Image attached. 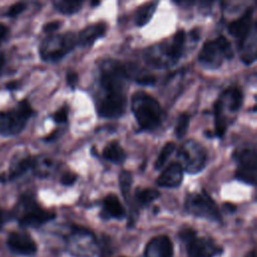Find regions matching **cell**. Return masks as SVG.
<instances>
[{
	"instance_id": "obj_28",
	"label": "cell",
	"mask_w": 257,
	"mask_h": 257,
	"mask_svg": "<svg viewBox=\"0 0 257 257\" xmlns=\"http://www.w3.org/2000/svg\"><path fill=\"white\" fill-rule=\"evenodd\" d=\"M189 123H190V115L188 113H182L179 116L175 126V135L178 139H182L187 134Z\"/></svg>"
},
{
	"instance_id": "obj_35",
	"label": "cell",
	"mask_w": 257,
	"mask_h": 257,
	"mask_svg": "<svg viewBox=\"0 0 257 257\" xmlns=\"http://www.w3.org/2000/svg\"><path fill=\"white\" fill-rule=\"evenodd\" d=\"M60 27V22L59 21H53V22H49L47 24H45V26L43 27V30L45 32H53L55 30H57Z\"/></svg>"
},
{
	"instance_id": "obj_27",
	"label": "cell",
	"mask_w": 257,
	"mask_h": 257,
	"mask_svg": "<svg viewBox=\"0 0 257 257\" xmlns=\"http://www.w3.org/2000/svg\"><path fill=\"white\" fill-rule=\"evenodd\" d=\"M176 149V145L175 143L173 142H170V143H167L161 150L160 154L158 155V158L156 160V163H155V168L156 169H161L165 163L167 162V160L169 159V157L173 154V152L175 151Z\"/></svg>"
},
{
	"instance_id": "obj_1",
	"label": "cell",
	"mask_w": 257,
	"mask_h": 257,
	"mask_svg": "<svg viewBox=\"0 0 257 257\" xmlns=\"http://www.w3.org/2000/svg\"><path fill=\"white\" fill-rule=\"evenodd\" d=\"M132 110L143 130L152 131L162 120V108L159 101L147 92L138 91L133 95Z\"/></svg>"
},
{
	"instance_id": "obj_41",
	"label": "cell",
	"mask_w": 257,
	"mask_h": 257,
	"mask_svg": "<svg viewBox=\"0 0 257 257\" xmlns=\"http://www.w3.org/2000/svg\"><path fill=\"white\" fill-rule=\"evenodd\" d=\"M7 86H8L9 88H14V87H16V83H15V82H11V83H9Z\"/></svg>"
},
{
	"instance_id": "obj_34",
	"label": "cell",
	"mask_w": 257,
	"mask_h": 257,
	"mask_svg": "<svg viewBox=\"0 0 257 257\" xmlns=\"http://www.w3.org/2000/svg\"><path fill=\"white\" fill-rule=\"evenodd\" d=\"M66 81H67V84L73 89L77 84L78 75L75 72H72V71L68 72L67 75H66Z\"/></svg>"
},
{
	"instance_id": "obj_14",
	"label": "cell",
	"mask_w": 257,
	"mask_h": 257,
	"mask_svg": "<svg viewBox=\"0 0 257 257\" xmlns=\"http://www.w3.org/2000/svg\"><path fill=\"white\" fill-rule=\"evenodd\" d=\"M174 248L171 239L166 235L152 238L146 245L144 257H173Z\"/></svg>"
},
{
	"instance_id": "obj_36",
	"label": "cell",
	"mask_w": 257,
	"mask_h": 257,
	"mask_svg": "<svg viewBox=\"0 0 257 257\" xmlns=\"http://www.w3.org/2000/svg\"><path fill=\"white\" fill-rule=\"evenodd\" d=\"M173 1L175 4H177L182 8H189L192 5H194V3L196 2V0H173Z\"/></svg>"
},
{
	"instance_id": "obj_12",
	"label": "cell",
	"mask_w": 257,
	"mask_h": 257,
	"mask_svg": "<svg viewBox=\"0 0 257 257\" xmlns=\"http://www.w3.org/2000/svg\"><path fill=\"white\" fill-rule=\"evenodd\" d=\"M125 106L124 93H104L97 102V112L102 117L115 118L123 114Z\"/></svg>"
},
{
	"instance_id": "obj_5",
	"label": "cell",
	"mask_w": 257,
	"mask_h": 257,
	"mask_svg": "<svg viewBox=\"0 0 257 257\" xmlns=\"http://www.w3.org/2000/svg\"><path fill=\"white\" fill-rule=\"evenodd\" d=\"M179 237L186 243L188 257H216L223 252L222 247L213 239L199 237L194 229H183Z\"/></svg>"
},
{
	"instance_id": "obj_20",
	"label": "cell",
	"mask_w": 257,
	"mask_h": 257,
	"mask_svg": "<svg viewBox=\"0 0 257 257\" xmlns=\"http://www.w3.org/2000/svg\"><path fill=\"white\" fill-rule=\"evenodd\" d=\"M102 206H103V212L107 217L121 219L125 215L123 206L120 204L117 196L114 194L106 195L103 199Z\"/></svg>"
},
{
	"instance_id": "obj_38",
	"label": "cell",
	"mask_w": 257,
	"mask_h": 257,
	"mask_svg": "<svg viewBox=\"0 0 257 257\" xmlns=\"http://www.w3.org/2000/svg\"><path fill=\"white\" fill-rule=\"evenodd\" d=\"M6 31H7V29H6V27L3 25V24H1L0 23V39L6 34Z\"/></svg>"
},
{
	"instance_id": "obj_43",
	"label": "cell",
	"mask_w": 257,
	"mask_h": 257,
	"mask_svg": "<svg viewBox=\"0 0 257 257\" xmlns=\"http://www.w3.org/2000/svg\"><path fill=\"white\" fill-rule=\"evenodd\" d=\"M205 1H206V2H208V3H209V2H213V1H214V0H205Z\"/></svg>"
},
{
	"instance_id": "obj_29",
	"label": "cell",
	"mask_w": 257,
	"mask_h": 257,
	"mask_svg": "<svg viewBox=\"0 0 257 257\" xmlns=\"http://www.w3.org/2000/svg\"><path fill=\"white\" fill-rule=\"evenodd\" d=\"M132 183H133L132 174L127 171H122L119 174V187H120V191H121L125 200H126L127 195L130 194Z\"/></svg>"
},
{
	"instance_id": "obj_37",
	"label": "cell",
	"mask_w": 257,
	"mask_h": 257,
	"mask_svg": "<svg viewBox=\"0 0 257 257\" xmlns=\"http://www.w3.org/2000/svg\"><path fill=\"white\" fill-rule=\"evenodd\" d=\"M8 219V216H7V213L5 211H2L0 210V228L3 226V224L7 221Z\"/></svg>"
},
{
	"instance_id": "obj_16",
	"label": "cell",
	"mask_w": 257,
	"mask_h": 257,
	"mask_svg": "<svg viewBox=\"0 0 257 257\" xmlns=\"http://www.w3.org/2000/svg\"><path fill=\"white\" fill-rule=\"evenodd\" d=\"M253 8H249L242 14L241 17L229 24L228 31L232 36L238 39V42H240L250 32L255 24L253 20Z\"/></svg>"
},
{
	"instance_id": "obj_9",
	"label": "cell",
	"mask_w": 257,
	"mask_h": 257,
	"mask_svg": "<svg viewBox=\"0 0 257 257\" xmlns=\"http://www.w3.org/2000/svg\"><path fill=\"white\" fill-rule=\"evenodd\" d=\"M33 110L27 100H22L8 112L0 114V135L13 136L19 134L25 126Z\"/></svg>"
},
{
	"instance_id": "obj_18",
	"label": "cell",
	"mask_w": 257,
	"mask_h": 257,
	"mask_svg": "<svg viewBox=\"0 0 257 257\" xmlns=\"http://www.w3.org/2000/svg\"><path fill=\"white\" fill-rule=\"evenodd\" d=\"M256 23L253 25L250 32L239 42L240 58L246 64H251L256 58L257 36Z\"/></svg>"
},
{
	"instance_id": "obj_13",
	"label": "cell",
	"mask_w": 257,
	"mask_h": 257,
	"mask_svg": "<svg viewBox=\"0 0 257 257\" xmlns=\"http://www.w3.org/2000/svg\"><path fill=\"white\" fill-rule=\"evenodd\" d=\"M7 245L9 249L20 255H33L37 246L30 235L23 232H14L8 236Z\"/></svg>"
},
{
	"instance_id": "obj_10",
	"label": "cell",
	"mask_w": 257,
	"mask_h": 257,
	"mask_svg": "<svg viewBox=\"0 0 257 257\" xmlns=\"http://www.w3.org/2000/svg\"><path fill=\"white\" fill-rule=\"evenodd\" d=\"M178 157L184 171L189 174L201 172L207 162V153L202 145L196 141H187L179 150Z\"/></svg>"
},
{
	"instance_id": "obj_30",
	"label": "cell",
	"mask_w": 257,
	"mask_h": 257,
	"mask_svg": "<svg viewBox=\"0 0 257 257\" xmlns=\"http://www.w3.org/2000/svg\"><path fill=\"white\" fill-rule=\"evenodd\" d=\"M25 8H26V4H25L24 2L15 3V4H13V5L9 8V10H8V12H7V15L10 16V17H15V16H17L18 14L22 13V12L25 10Z\"/></svg>"
},
{
	"instance_id": "obj_6",
	"label": "cell",
	"mask_w": 257,
	"mask_h": 257,
	"mask_svg": "<svg viewBox=\"0 0 257 257\" xmlns=\"http://www.w3.org/2000/svg\"><path fill=\"white\" fill-rule=\"evenodd\" d=\"M76 44L77 39L72 32L52 35L45 38L41 43L40 55L46 61L55 62L69 53Z\"/></svg>"
},
{
	"instance_id": "obj_3",
	"label": "cell",
	"mask_w": 257,
	"mask_h": 257,
	"mask_svg": "<svg viewBox=\"0 0 257 257\" xmlns=\"http://www.w3.org/2000/svg\"><path fill=\"white\" fill-rule=\"evenodd\" d=\"M128 70L119 61L106 59L100 65V85L104 93H124Z\"/></svg>"
},
{
	"instance_id": "obj_8",
	"label": "cell",
	"mask_w": 257,
	"mask_h": 257,
	"mask_svg": "<svg viewBox=\"0 0 257 257\" xmlns=\"http://www.w3.org/2000/svg\"><path fill=\"white\" fill-rule=\"evenodd\" d=\"M66 245L71 255L75 257H92L97 250L94 235L85 228L73 226L66 237Z\"/></svg>"
},
{
	"instance_id": "obj_32",
	"label": "cell",
	"mask_w": 257,
	"mask_h": 257,
	"mask_svg": "<svg viewBox=\"0 0 257 257\" xmlns=\"http://www.w3.org/2000/svg\"><path fill=\"white\" fill-rule=\"evenodd\" d=\"M53 119L57 123H64V122H66L67 121V108L66 107H61L60 109H58L54 113Z\"/></svg>"
},
{
	"instance_id": "obj_7",
	"label": "cell",
	"mask_w": 257,
	"mask_h": 257,
	"mask_svg": "<svg viewBox=\"0 0 257 257\" xmlns=\"http://www.w3.org/2000/svg\"><path fill=\"white\" fill-rule=\"evenodd\" d=\"M185 208L194 216L216 222L221 221L217 204L204 190L188 194L185 200Z\"/></svg>"
},
{
	"instance_id": "obj_25",
	"label": "cell",
	"mask_w": 257,
	"mask_h": 257,
	"mask_svg": "<svg viewBox=\"0 0 257 257\" xmlns=\"http://www.w3.org/2000/svg\"><path fill=\"white\" fill-rule=\"evenodd\" d=\"M84 0H60L57 8L65 15H72L78 12L83 4Z\"/></svg>"
},
{
	"instance_id": "obj_17",
	"label": "cell",
	"mask_w": 257,
	"mask_h": 257,
	"mask_svg": "<svg viewBox=\"0 0 257 257\" xmlns=\"http://www.w3.org/2000/svg\"><path fill=\"white\" fill-rule=\"evenodd\" d=\"M184 177V169L180 163H171L159 176L157 184L164 188H177L181 185Z\"/></svg>"
},
{
	"instance_id": "obj_4",
	"label": "cell",
	"mask_w": 257,
	"mask_h": 257,
	"mask_svg": "<svg viewBox=\"0 0 257 257\" xmlns=\"http://www.w3.org/2000/svg\"><path fill=\"white\" fill-rule=\"evenodd\" d=\"M242 102L243 94L237 87H229L220 95L214 106L216 136L222 137L229 124L224 117V112H237L240 109Z\"/></svg>"
},
{
	"instance_id": "obj_11",
	"label": "cell",
	"mask_w": 257,
	"mask_h": 257,
	"mask_svg": "<svg viewBox=\"0 0 257 257\" xmlns=\"http://www.w3.org/2000/svg\"><path fill=\"white\" fill-rule=\"evenodd\" d=\"M237 161L236 178L246 184L254 185L256 182L257 173V161H256V150L255 149H243L235 154Z\"/></svg>"
},
{
	"instance_id": "obj_15",
	"label": "cell",
	"mask_w": 257,
	"mask_h": 257,
	"mask_svg": "<svg viewBox=\"0 0 257 257\" xmlns=\"http://www.w3.org/2000/svg\"><path fill=\"white\" fill-rule=\"evenodd\" d=\"M54 218L55 214L53 212L44 210L37 205L32 204L19 219V223L23 227H38Z\"/></svg>"
},
{
	"instance_id": "obj_21",
	"label": "cell",
	"mask_w": 257,
	"mask_h": 257,
	"mask_svg": "<svg viewBox=\"0 0 257 257\" xmlns=\"http://www.w3.org/2000/svg\"><path fill=\"white\" fill-rule=\"evenodd\" d=\"M185 39H186L185 32L183 30H179L175 33V35L173 36L171 41L167 42L170 56H171V59L174 64L180 60V58L184 52Z\"/></svg>"
},
{
	"instance_id": "obj_26",
	"label": "cell",
	"mask_w": 257,
	"mask_h": 257,
	"mask_svg": "<svg viewBox=\"0 0 257 257\" xmlns=\"http://www.w3.org/2000/svg\"><path fill=\"white\" fill-rule=\"evenodd\" d=\"M33 166V160L31 158H25L19 161L13 168H11L9 179H16L22 174H24L28 169Z\"/></svg>"
},
{
	"instance_id": "obj_23",
	"label": "cell",
	"mask_w": 257,
	"mask_h": 257,
	"mask_svg": "<svg viewBox=\"0 0 257 257\" xmlns=\"http://www.w3.org/2000/svg\"><path fill=\"white\" fill-rule=\"evenodd\" d=\"M157 4H158V1H151V2L143 5L137 11V14L135 17V22L138 26H144L152 19L153 15L156 11Z\"/></svg>"
},
{
	"instance_id": "obj_19",
	"label": "cell",
	"mask_w": 257,
	"mask_h": 257,
	"mask_svg": "<svg viewBox=\"0 0 257 257\" xmlns=\"http://www.w3.org/2000/svg\"><path fill=\"white\" fill-rule=\"evenodd\" d=\"M105 25L103 24H91L82 29L76 37L77 44L81 47H89L94 44L99 38L105 34Z\"/></svg>"
},
{
	"instance_id": "obj_40",
	"label": "cell",
	"mask_w": 257,
	"mask_h": 257,
	"mask_svg": "<svg viewBox=\"0 0 257 257\" xmlns=\"http://www.w3.org/2000/svg\"><path fill=\"white\" fill-rule=\"evenodd\" d=\"M245 257H255V251H254V250H251L250 252H248V253L246 254Z\"/></svg>"
},
{
	"instance_id": "obj_44",
	"label": "cell",
	"mask_w": 257,
	"mask_h": 257,
	"mask_svg": "<svg viewBox=\"0 0 257 257\" xmlns=\"http://www.w3.org/2000/svg\"><path fill=\"white\" fill-rule=\"evenodd\" d=\"M121 257H122V256H121Z\"/></svg>"
},
{
	"instance_id": "obj_42",
	"label": "cell",
	"mask_w": 257,
	"mask_h": 257,
	"mask_svg": "<svg viewBox=\"0 0 257 257\" xmlns=\"http://www.w3.org/2000/svg\"><path fill=\"white\" fill-rule=\"evenodd\" d=\"M98 4H99V0H92V2H91L92 6H95V5H98Z\"/></svg>"
},
{
	"instance_id": "obj_33",
	"label": "cell",
	"mask_w": 257,
	"mask_h": 257,
	"mask_svg": "<svg viewBox=\"0 0 257 257\" xmlns=\"http://www.w3.org/2000/svg\"><path fill=\"white\" fill-rule=\"evenodd\" d=\"M76 178H77V176H76L74 173L67 172V173H64V174L61 176L60 182H61V184L64 185V186H71V185L74 184V182L76 181Z\"/></svg>"
},
{
	"instance_id": "obj_39",
	"label": "cell",
	"mask_w": 257,
	"mask_h": 257,
	"mask_svg": "<svg viewBox=\"0 0 257 257\" xmlns=\"http://www.w3.org/2000/svg\"><path fill=\"white\" fill-rule=\"evenodd\" d=\"M3 64H4V57H3L2 54H0V72H1V70H2Z\"/></svg>"
},
{
	"instance_id": "obj_22",
	"label": "cell",
	"mask_w": 257,
	"mask_h": 257,
	"mask_svg": "<svg viewBox=\"0 0 257 257\" xmlns=\"http://www.w3.org/2000/svg\"><path fill=\"white\" fill-rule=\"evenodd\" d=\"M102 157L112 163L120 164L125 160L126 155L121 146L116 141H112L104 147L102 151Z\"/></svg>"
},
{
	"instance_id": "obj_24",
	"label": "cell",
	"mask_w": 257,
	"mask_h": 257,
	"mask_svg": "<svg viewBox=\"0 0 257 257\" xmlns=\"http://www.w3.org/2000/svg\"><path fill=\"white\" fill-rule=\"evenodd\" d=\"M160 197V192L156 189L152 188H146L142 189L136 192L135 199L138 205L140 206H148L152 202H154L156 199Z\"/></svg>"
},
{
	"instance_id": "obj_31",
	"label": "cell",
	"mask_w": 257,
	"mask_h": 257,
	"mask_svg": "<svg viewBox=\"0 0 257 257\" xmlns=\"http://www.w3.org/2000/svg\"><path fill=\"white\" fill-rule=\"evenodd\" d=\"M136 81L141 85H153L156 82V78L151 74H141L139 77H136Z\"/></svg>"
},
{
	"instance_id": "obj_2",
	"label": "cell",
	"mask_w": 257,
	"mask_h": 257,
	"mask_svg": "<svg viewBox=\"0 0 257 257\" xmlns=\"http://www.w3.org/2000/svg\"><path fill=\"white\" fill-rule=\"evenodd\" d=\"M233 55L234 52L230 42L224 36H219L214 40L205 42L198 59L203 67L217 69L226 59H231Z\"/></svg>"
}]
</instances>
